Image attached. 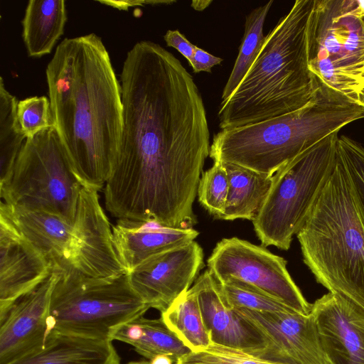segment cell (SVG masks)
<instances>
[{
    "label": "cell",
    "instance_id": "obj_9",
    "mask_svg": "<svg viewBox=\"0 0 364 364\" xmlns=\"http://www.w3.org/2000/svg\"><path fill=\"white\" fill-rule=\"evenodd\" d=\"M82 185L55 127L26 139L8 178L0 184L1 201L43 211L73 225Z\"/></svg>",
    "mask_w": 364,
    "mask_h": 364
},
{
    "label": "cell",
    "instance_id": "obj_12",
    "mask_svg": "<svg viewBox=\"0 0 364 364\" xmlns=\"http://www.w3.org/2000/svg\"><path fill=\"white\" fill-rule=\"evenodd\" d=\"M203 257L202 247L193 241L146 259L127 273L129 279L144 302L161 314L191 287Z\"/></svg>",
    "mask_w": 364,
    "mask_h": 364
},
{
    "label": "cell",
    "instance_id": "obj_38",
    "mask_svg": "<svg viewBox=\"0 0 364 364\" xmlns=\"http://www.w3.org/2000/svg\"><path fill=\"white\" fill-rule=\"evenodd\" d=\"M363 105V108H364V100H363V105Z\"/></svg>",
    "mask_w": 364,
    "mask_h": 364
},
{
    "label": "cell",
    "instance_id": "obj_4",
    "mask_svg": "<svg viewBox=\"0 0 364 364\" xmlns=\"http://www.w3.org/2000/svg\"><path fill=\"white\" fill-rule=\"evenodd\" d=\"M364 118V108L320 81L301 108L257 123L221 129L210 157L273 176L282 166L343 127Z\"/></svg>",
    "mask_w": 364,
    "mask_h": 364
},
{
    "label": "cell",
    "instance_id": "obj_19",
    "mask_svg": "<svg viewBox=\"0 0 364 364\" xmlns=\"http://www.w3.org/2000/svg\"><path fill=\"white\" fill-rule=\"evenodd\" d=\"M0 215L61 271L74 268L72 262L73 225L60 217L11 206L1 201Z\"/></svg>",
    "mask_w": 364,
    "mask_h": 364
},
{
    "label": "cell",
    "instance_id": "obj_24",
    "mask_svg": "<svg viewBox=\"0 0 364 364\" xmlns=\"http://www.w3.org/2000/svg\"><path fill=\"white\" fill-rule=\"evenodd\" d=\"M161 314L166 326L191 351L204 349L213 342L197 295L191 287Z\"/></svg>",
    "mask_w": 364,
    "mask_h": 364
},
{
    "label": "cell",
    "instance_id": "obj_7",
    "mask_svg": "<svg viewBox=\"0 0 364 364\" xmlns=\"http://www.w3.org/2000/svg\"><path fill=\"white\" fill-rule=\"evenodd\" d=\"M338 132L326 136L282 166L252 220L263 247L288 250L337 161Z\"/></svg>",
    "mask_w": 364,
    "mask_h": 364
},
{
    "label": "cell",
    "instance_id": "obj_25",
    "mask_svg": "<svg viewBox=\"0 0 364 364\" xmlns=\"http://www.w3.org/2000/svg\"><path fill=\"white\" fill-rule=\"evenodd\" d=\"M273 1L252 11L246 17L245 33L232 70L223 89L222 101L228 100L242 81L257 57L265 36L263 26Z\"/></svg>",
    "mask_w": 364,
    "mask_h": 364
},
{
    "label": "cell",
    "instance_id": "obj_29",
    "mask_svg": "<svg viewBox=\"0 0 364 364\" xmlns=\"http://www.w3.org/2000/svg\"><path fill=\"white\" fill-rule=\"evenodd\" d=\"M337 156L349 176L364 224V146L341 135L338 139Z\"/></svg>",
    "mask_w": 364,
    "mask_h": 364
},
{
    "label": "cell",
    "instance_id": "obj_28",
    "mask_svg": "<svg viewBox=\"0 0 364 364\" xmlns=\"http://www.w3.org/2000/svg\"><path fill=\"white\" fill-rule=\"evenodd\" d=\"M229 190L228 178L220 161L203 172L198 187L200 203L218 218L223 215Z\"/></svg>",
    "mask_w": 364,
    "mask_h": 364
},
{
    "label": "cell",
    "instance_id": "obj_1",
    "mask_svg": "<svg viewBox=\"0 0 364 364\" xmlns=\"http://www.w3.org/2000/svg\"><path fill=\"white\" fill-rule=\"evenodd\" d=\"M120 81L123 132L105 205L125 219L186 220L210 148L199 90L178 58L149 41L127 53Z\"/></svg>",
    "mask_w": 364,
    "mask_h": 364
},
{
    "label": "cell",
    "instance_id": "obj_20",
    "mask_svg": "<svg viewBox=\"0 0 364 364\" xmlns=\"http://www.w3.org/2000/svg\"><path fill=\"white\" fill-rule=\"evenodd\" d=\"M8 364H120L112 341L52 332L44 345Z\"/></svg>",
    "mask_w": 364,
    "mask_h": 364
},
{
    "label": "cell",
    "instance_id": "obj_30",
    "mask_svg": "<svg viewBox=\"0 0 364 364\" xmlns=\"http://www.w3.org/2000/svg\"><path fill=\"white\" fill-rule=\"evenodd\" d=\"M16 117L20 130L26 139L41 132L55 127L50 100L45 96L30 97L18 101Z\"/></svg>",
    "mask_w": 364,
    "mask_h": 364
},
{
    "label": "cell",
    "instance_id": "obj_17",
    "mask_svg": "<svg viewBox=\"0 0 364 364\" xmlns=\"http://www.w3.org/2000/svg\"><path fill=\"white\" fill-rule=\"evenodd\" d=\"M191 288L197 295L213 342L249 353L263 346L258 333L236 314L220 282L208 269L197 277Z\"/></svg>",
    "mask_w": 364,
    "mask_h": 364
},
{
    "label": "cell",
    "instance_id": "obj_21",
    "mask_svg": "<svg viewBox=\"0 0 364 364\" xmlns=\"http://www.w3.org/2000/svg\"><path fill=\"white\" fill-rule=\"evenodd\" d=\"M67 11L64 0H30L22 20V37L28 55L48 54L64 32Z\"/></svg>",
    "mask_w": 364,
    "mask_h": 364
},
{
    "label": "cell",
    "instance_id": "obj_34",
    "mask_svg": "<svg viewBox=\"0 0 364 364\" xmlns=\"http://www.w3.org/2000/svg\"><path fill=\"white\" fill-rule=\"evenodd\" d=\"M100 4L119 9L127 10L129 7L135 6H144L146 4H170L176 2L175 1H144V0H125V1H97Z\"/></svg>",
    "mask_w": 364,
    "mask_h": 364
},
{
    "label": "cell",
    "instance_id": "obj_10",
    "mask_svg": "<svg viewBox=\"0 0 364 364\" xmlns=\"http://www.w3.org/2000/svg\"><path fill=\"white\" fill-rule=\"evenodd\" d=\"M207 263L221 282L230 279L243 282L299 314L311 313L312 304L291 278L287 262L264 247L237 237L224 238L217 243Z\"/></svg>",
    "mask_w": 364,
    "mask_h": 364
},
{
    "label": "cell",
    "instance_id": "obj_31",
    "mask_svg": "<svg viewBox=\"0 0 364 364\" xmlns=\"http://www.w3.org/2000/svg\"><path fill=\"white\" fill-rule=\"evenodd\" d=\"M175 364H282L246 350L212 342L207 348L191 351Z\"/></svg>",
    "mask_w": 364,
    "mask_h": 364
},
{
    "label": "cell",
    "instance_id": "obj_33",
    "mask_svg": "<svg viewBox=\"0 0 364 364\" xmlns=\"http://www.w3.org/2000/svg\"><path fill=\"white\" fill-rule=\"evenodd\" d=\"M223 59L213 55L204 50L196 46L193 56L189 65L192 67L194 73L201 71L210 73L211 68L216 65L220 64Z\"/></svg>",
    "mask_w": 364,
    "mask_h": 364
},
{
    "label": "cell",
    "instance_id": "obj_11",
    "mask_svg": "<svg viewBox=\"0 0 364 364\" xmlns=\"http://www.w3.org/2000/svg\"><path fill=\"white\" fill-rule=\"evenodd\" d=\"M234 310L262 340L263 346L250 353L282 364H331L322 348L311 313Z\"/></svg>",
    "mask_w": 364,
    "mask_h": 364
},
{
    "label": "cell",
    "instance_id": "obj_5",
    "mask_svg": "<svg viewBox=\"0 0 364 364\" xmlns=\"http://www.w3.org/2000/svg\"><path fill=\"white\" fill-rule=\"evenodd\" d=\"M316 281L364 310V224L349 176L338 159L296 233Z\"/></svg>",
    "mask_w": 364,
    "mask_h": 364
},
{
    "label": "cell",
    "instance_id": "obj_13",
    "mask_svg": "<svg viewBox=\"0 0 364 364\" xmlns=\"http://www.w3.org/2000/svg\"><path fill=\"white\" fill-rule=\"evenodd\" d=\"M73 230L72 262L75 269L100 278L127 273L115 251L112 228L96 190L84 186L80 190Z\"/></svg>",
    "mask_w": 364,
    "mask_h": 364
},
{
    "label": "cell",
    "instance_id": "obj_8",
    "mask_svg": "<svg viewBox=\"0 0 364 364\" xmlns=\"http://www.w3.org/2000/svg\"><path fill=\"white\" fill-rule=\"evenodd\" d=\"M308 56L309 69L319 80L362 105L364 1L315 0L308 26Z\"/></svg>",
    "mask_w": 364,
    "mask_h": 364
},
{
    "label": "cell",
    "instance_id": "obj_36",
    "mask_svg": "<svg viewBox=\"0 0 364 364\" xmlns=\"http://www.w3.org/2000/svg\"><path fill=\"white\" fill-rule=\"evenodd\" d=\"M212 3V1H193L191 3V6L197 10V11H202L205 9L206 7L209 6L210 4Z\"/></svg>",
    "mask_w": 364,
    "mask_h": 364
},
{
    "label": "cell",
    "instance_id": "obj_16",
    "mask_svg": "<svg viewBox=\"0 0 364 364\" xmlns=\"http://www.w3.org/2000/svg\"><path fill=\"white\" fill-rule=\"evenodd\" d=\"M50 262L0 215V313L43 283Z\"/></svg>",
    "mask_w": 364,
    "mask_h": 364
},
{
    "label": "cell",
    "instance_id": "obj_27",
    "mask_svg": "<svg viewBox=\"0 0 364 364\" xmlns=\"http://www.w3.org/2000/svg\"><path fill=\"white\" fill-rule=\"evenodd\" d=\"M220 283L228 302L234 309L265 313L294 311L279 300L243 282L230 279Z\"/></svg>",
    "mask_w": 364,
    "mask_h": 364
},
{
    "label": "cell",
    "instance_id": "obj_14",
    "mask_svg": "<svg viewBox=\"0 0 364 364\" xmlns=\"http://www.w3.org/2000/svg\"><path fill=\"white\" fill-rule=\"evenodd\" d=\"M60 269L53 267L38 287L0 313V364H8L42 347L51 333L49 308Z\"/></svg>",
    "mask_w": 364,
    "mask_h": 364
},
{
    "label": "cell",
    "instance_id": "obj_22",
    "mask_svg": "<svg viewBox=\"0 0 364 364\" xmlns=\"http://www.w3.org/2000/svg\"><path fill=\"white\" fill-rule=\"evenodd\" d=\"M110 340L131 345L139 354L149 360L156 355H166L176 363L191 352L166 326L161 318L141 316L130 321L119 327Z\"/></svg>",
    "mask_w": 364,
    "mask_h": 364
},
{
    "label": "cell",
    "instance_id": "obj_35",
    "mask_svg": "<svg viewBox=\"0 0 364 364\" xmlns=\"http://www.w3.org/2000/svg\"><path fill=\"white\" fill-rule=\"evenodd\" d=\"M149 364H175V363L168 355H159L150 360Z\"/></svg>",
    "mask_w": 364,
    "mask_h": 364
},
{
    "label": "cell",
    "instance_id": "obj_3",
    "mask_svg": "<svg viewBox=\"0 0 364 364\" xmlns=\"http://www.w3.org/2000/svg\"><path fill=\"white\" fill-rule=\"evenodd\" d=\"M315 0H296L265 36L252 66L222 101L221 129L242 127L299 109L316 95L320 80L311 72L308 26Z\"/></svg>",
    "mask_w": 364,
    "mask_h": 364
},
{
    "label": "cell",
    "instance_id": "obj_37",
    "mask_svg": "<svg viewBox=\"0 0 364 364\" xmlns=\"http://www.w3.org/2000/svg\"><path fill=\"white\" fill-rule=\"evenodd\" d=\"M127 364H149V361L141 360V361H132Z\"/></svg>",
    "mask_w": 364,
    "mask_h": 364
},
{
    "label": "cell",
    "instance_id": "obj_6",
    "mask_svg": "<svg viewBox=\"0 0 364 364\" xmlns=\"http://www.w3.org/2000/svg\"><path fill=\"white\" fill-rule=\"evenodd\" d=\"M150 307L134 291L127 273L93 277L75 268L60 270L49 308L52 332L110 340L122 325Z\"/></svg>",
    "mask_w": 364,
    "mask_h": 364
},
{
    "label": "cell",
    "instance_id": "obj_2",
    "mask_svg": "<svg viewBox=\"0 0 364 364\" xmlns=\"http://www.w3.org/2000/svg\"><path fill=\"white\" fill-rule=\"evenodd\" d=\"M46 79L55 129L84 187L100 191L117 161L123 132L121 85L95 33L65 38Z\"/></svg>",
    "mask_w": 364,
    "mask_h": 364
},
{
    "label": "cell",
    "instance_id": "obj_15",
    "mask_svg": "<svg viewBox=\"0 0 364 364\" xmlns=\"http://www.w3.org/2000/svg\"><path fill=\"white\" fill-rule=\"evenodd\" d=\"M311 314L331 364H364V310L328 292L312 304Z\"/></svg>",
    "mask_w": 364,
    "mask_h": 364
},
{
    "label": "cell",
    "instance_id": "obj_18",
    "mask_svg": "<svg viewBox=\"0 0 364 364\" xmlns=\"http://www.w3.org/2000/svg\"><path fill=\"white\" fill-rule=\"evenodd\" d=\"M112 234L117 257L128 273L155 255L195 241L199 232L193 228H173L155 222L117 220Z\"/></svg>",
    "mask_w": 364,
    "mask_h": 364
},
{
    "label": "cell",
    "instance_id": "obj_26",
    "mask_svg": "<svg viewBox=\"0 0 364 364\" xmlns=\"http://www.w3.org/2000/svg\"><path fill=\"white\" fill-rule=\"evenodd\" d=\"M18 101L0 78V184L9 176L26 141L16 117Z\"/></svg>",
    "mask_w": 364,
    "mask_h": 364
},
{
    "label": "cell",
    "instance_id": "obj_32",
    "mask_svg": "<svg viewBox=\"0 0 364 364\" xmlns=\"http://www.w3.org/2000/svg\"><path fill=\"white\" fill-rule=\"evenodd\" d=\"M166 45L174 48L190 63L196 46L192 44L178 30H168L164 36Z\"/></svg>",
    "mask_w": 364,
    "mask_h": 364
},
{
    "label": "cell",
    "instance_id": "obj_23",
    "mask_svg": "<svg viewBox=\"0 0 364 364\" xmlns=\"http://www.w3.org/2000/svg\"><path fill=\"white\" fill-rule=\"evenodd\" d=\"M222 163L228 175L229 190L225 211L220 219L252 220L268 194L273 176Z\"/></svg>",
    "mask_w": 364,
    "mask_h": 364
}]
</instances>
